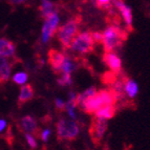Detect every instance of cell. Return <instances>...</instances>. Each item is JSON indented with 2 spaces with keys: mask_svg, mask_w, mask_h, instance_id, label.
Here are the masks:
<instances>
[{
  "mask_svg": "<svg viewBox=\"0 0 150 150\" xmlns=\"http://www.w3.org/2000/svg\"><path fill=\"white\" fill-rule=\"evenodd\" d=\"M102 34L104 52H115V50L122 47L128 39L127 30H122L119 25L109 24Z\"/></svg>",
  "mask_w": 150,
  "mask_h": 150,
  "instance_id": "7a4b0ae2",
  "label": "cell"
},
{
  "mask_svg": "<svg viewBox=\"0 0 150 150\" xmlns=\"http://www.w3.org/2000/svg\"><path fill=\"white\" fill-rule=\"evenodd\" d=\"M103 62L111 71L115 74L122 73V60L113 52H105L103 55Z\"/></svg>",
  "mask_w": 150,
  "mask_h": 150,
  "instance_id": "30bf717a",
  "label": "cell"
},
{
  "mask_svg": "<svg viewBox=\"0 0 150 150\" xmlns=\"http://www.w3.org/2000/svg\"><path fill=\"white\" fill-rule=\"evenodd\" d=\"M42 1H45V0H42Z\"/></svg>",
  "mask_w": 150,
  "mask_h": 150,
  "instance_id": "4dcf8cb0",
  "label": "cell"
},
{
  "mask_svg": "<svg viewBox=\"0 0 150 150\" xmlns=\"http://www.w3.org/2000/svg\"><path fill=\"white\" fill-rule=\"evenodd\" d=\"M50 135V129H45L43 131H40V134H39V138L43 141V142H46L48 140V137Z\"/></svg>",
  "mask_w": 150,
  "mask_h": 150,
  "instance_id": "83f0119b",
  "label": "cell"
},
{
  "mask_svg": "<svg viewBox=\"0 0 150 150\" xmlns=\"http://www.w3.org/2000/svg\"><path fill=\"white\" fill-rule=\"evenodd\" d=\"M113 5L118 8L119 12L121 13V15L123 17V20L126 24V30L132 32L133 30V25H132V12L131 8L125 3L124 0H112Z\"/></svg>",
  "mask_w": 150,
  "mask_h": 150,
  "instance_id": "ba28073f",
  "label": "cell"
},
{
  "mask_svg": "<svg viewBox=\"0 0 150 150\" xmlns=\"http://www.w3.org/2000/svg\"><path fill=\"white\" fill-rule=\"evenodd\" d=\"M11 71H12L11 62L6 57L0 55V85L5 84L10 80Z\"/></svg>",
  "mask_w": 150,
  "mask_h": 150,
  "instance_id": "7c38bea8",
  "label": "cell"
},
{
  "mask_svg": "<svg viewBox=\"0 0 150 150\" xmlns=\"http://www.w3.org/2000/svg\"><path fill=\"white\" fill-rule=\"evenodd\" d=\"M57 130V139L59 142L63 141H75L79 135L80 128L77 122L66 118H61L56 124Z\"/></svg>",
  "mask_w": 150,
  "mask_h": 150,
  "instance_id": "277c9868",
  "label": "cell"
},
{
  "mask_svg": "<svg viewBox=\"0 0 150 150\" xmlns=\"http://www.w3.org/2000/svg\"><path fill=\"white\" fill-rule=\"evenodd\" d=\"M73 80H71V75L70 74H65V73H61L60 78L58 79V84L60 86H67V85H71Z\"/></svg>",
  "mask_w": 150,
  "mask_h": 150,
  "instance_id": "603a6c76",
  "label": "cell"
},
{
  "mask_svg": "<svg viewBox=\"0 0 150 150\" xmlns=\"http://www.w3.org/2000/svg\"><path fill=\"white\" fill-rule=\"evenodd\" d=\"M96 91H97V88H96L95 86H91V87H89L88 89L84 90V91H83L82 93L78 95V106L80 107V106L82 105L83 103H84L86 100H87L88 98H90L91 96L95 95Z\"/></svg>",
  "mask_w": 150,
  "mask_h": 150,
  "instance_id": "ffe728a7",
  "label": "cell"
},
{
  "mask_svg": "<svg viewBox=\"0 0 150 150\" xmlns=\"http://www.w3.org/2000/svg\"><path fill=\"white\" fill-rule=\"evenodd\" d=\"M28 79V76L26 73H18L13 77V81L18 85H23Z\"/></svg>",
  "mask_w": 150,
  "mask_h": 150,
  "instance_id": "cb8c5ba5",
  "label": "cell"
},
{
  "mask_svg": "<svg viewBox=\"0 0 150 150\" xmlns=\"http://www.w3.org/2000/svg\"><path fill=\"white\" fill-rule=\"evenodd\" d=\"M56 12V6L50 0H45L41 2V5L39 6V13H40V16L45 19L47 18L50 14Z\"/></svg>",
  "mask_w": 150,
  "mask_h": 150,
  "instance_id": "ac0fdd59",
  "label": "cell"
},
{
  "mask_svg": "<svg viewBox=\"0 0 150 150\" xmlns=\"http://www.w3.org/2000/svg\"><path fill=\"white\" fill-rule=\"evenodd\" d=\"M96 5L98 8H101L103 11L109 12V11L113 10V2L112 0H96Z\"/></svg>",
  "mask_w": 150,
  "mask_h": 150,
  "instance_id": "7402d4cb",
  "label": "cell"
},
{
  "mask_svg": "<svg viewBox=\"0 0 150 150\" xmlns=\"http://www.w3.org/2000/svg\"><path fill=\"white\" fill-rule=\"evenodd\" d=\"M65 59V56L61 53L60 50H56V48H52L48 50L47 53V61L52 69L54 70V73L60 74L61 66L62 63Z\"/></svg>",
  "mask_w": 150,
  "mask_h": 150,
  "instance_id": "8fae6325",
  "label": "cell"
},
{
  "mask_svg": "<svg viewBox=\"0 0 150 150\" xmlns=\"http://www.w3.org/2000/svg\"><path fill=\"white\" fill-rule=\"evenodd\" d=\"M28 0H8V3L12 6H17V5L24 4L25 2H28Z\"/></svg>",
  "mask_w": 150,
  "mask_h": 150,
  "instance_id": "f1b7e54d",
  "label": "cell"
},
{
  "mask_svg": "<svg viewBox=\"0 0 150 150\" xmlns=\"http://www.w3.org/2000/svg\"><path fill=\"white\" fill-rule=\"evenodd\" d=\"M107 127L108 125L105 119L95 117L91 120L89 126V135L96 146H99L101 144L104 135H105V132L107 131Z\"/></svg>",
  "mask_w": 150,
  "mask_h": 150,
  "instance_id": "8992f818",
  "label": "cell"
},
{
  "mask_svg": "<svg viewBox=\"0 0 150 150\" xmlns=\"http://www.w3.org/2000/svg\"><path fill=\"white\" fill-rule=\"evenodd\" d=\"M18 128L21 132L24 133H30V134L39 137L40 134V129L37 125V121L33 118L32 115H25L19 121Z\"/></svg>",
  "mask_w": 150,
  "mask_h": 150,
  "instance_id": "9c48e42d",
  "label": "cell"
},
{
  "mask_svg": "<svg viewBox=\"0 0 150 150\" xmlns=\"http://www.w3.org/2000/svg\"><path fill=\"white\" fill-rule=\"evenodd\" d=\"M93 34V41L96 42V44H99V43H102L103 40V34L101 32H93L91 33Z\"/></svg>",
  "mask_w": 150,
  "mask_h": 150,
  "instance_id": "4316f807",
  "label": "cell"
},
{
  "mask_svg": "<svg viewBox=\"0 0 150 150\" xmlns=\"http://www.w3.org/2000/svg\"><path fill=\"white\" fill-rule=\"evenodd\" d=\"M5 126H6V122L2 119H0V132H2L3 130H4Z\"/></svg>",
  "mask_w": 150,
  "mask_h": 150,
  "instance_id": "f546056e",
  "label": "cell"
},
{
  "mask_svg": "<svg viewBox=\"0 0 150 150\" xmlns=\"http://www.w3.org/2000/svg\"><path fill=\"white\" fill-rule=\"evenodd\" d=\"M0 55L6 58H14L16 55V45L6 38H0Z\"/></svg>",
  "mask_w": 150,
  "mask_h": 150,
  "instance_id": "4fadbf2b",
  "label": "cell"
},
{
  "mask_svg": "<svg viewBox=\"0 0 150 150\" xmlns=\"http://www.w3.org/2000/svg\"><path fill=\"white\" fill-rule=\"evenodd\" d=\"M34 95H35V91H34V87L32 86V84H25L21 87L20 89V95L18 98V105L22 106L25 103L30 102L34 99Z\"/></svg>",
  "mask_w": 150,
  "mask_h": 150,
  "instance_id": "5bb4252c",
  "label": "cell"
},
{
  "mask_svg": "<svg viewBox=\"0 0 150 150\" xmlns=\"http://www.w3.org/2000/svg\"><path fill=\"white\" fill-rule=\"evenodd\" d=\"M55 106H56V109L58 110V111H63V110H65V103L63 100H61V99H56L55 101Z\"/></svg>",
  "mask_w": 150,
  "mask_h": 150,
  "instance_id": "484cf974",
  "label": "cell"
},
{
  "mask_svg": "<svg viewBox=\"0 0 150 150\" xmlns=\"http://www.w3.org/2000/svg\"><path fill=\"white\" fill-rule=\"evenodd\" d=\"M81 24V17H74L61 25L57 30L58 40L62 44L65 50L70 48L74 38L79 34V28Z\"/></svg>",
  "mask_w": 150,
  "mask_h": 150,
  "instance_id": "3957f363",
  "label": "cell"
},
{
  "mask_svg": "<svg viewBox=\"0 0 150 150\" xmlns=\"http://www.w3.org/2000/svg\"><path fill=\"white\" fill-rule=\"evenodd\" d=\"M124 91H125L126 96H127L129 99L135 98L139 93L138 84H137L131 78L127 77L126 75H125V78H124Z\"/></svg>",
  "mask_w": 150,
  "mask_h": 150,
  "instance_id": "9a60e30c",
  "label": "cell"
},
{
  "mask_svg": "<svg viewBox=\"0 0 150 150\" xmlns=\"http://www.w3.org/2000/svg\"><path fill=\"white\" fill-rule=\"evenodd\" d=\"M119 75H120V74H115V73H113V71H111V70H109V71H107V73H105L102 76V82L104 83V84H106V85L110 86L115 80H117V78H118Z\"/></svg>",
  "mask_w": 150,
  "mask_h": 150,
  "instance_id": "44dd1931",
  "label": "cell"
},
{
  "mask_svg": "<svg viewBox=\"0 0 150 150\" xmlns=\"http://www.w3.org/2000/svg\"><path fill=\"white\" fill-rule=\"evenodd\" d=\"M77 68H78L77 60H74V59H71V58L65 56V59L62 63V66H61L60 73L70 74V75H71V73L75 71Z\"/></svg>",
  "mask_w": 150,
  "mask_h": 150,
  "instance_id": "d6986e66",
  "label": "cell"
},
{
  "mask_svg": "<svg viewBox=\"0 0 150 150\" xmlns=\"http://www.w3.org/2000/svg\"><path fill=\"white\" fill-rule=\"evenodd\" d=\"M95 44L96 42L93 41L91 32L79 33L74 38L71 45H70V50L81 55H87L93 52Z\"/></svg>",
  "mask_w": 150,
  "mask_h": 150,
  "instance_id": "5b68a950",
  "label": "cell"
},
{
  "mask_svg": "<svg viewBox=\"0 0 150 150\" xmlns=\"http://www.w3.org/2000/svg\"><path fill=\"white\" fill-rule=\"evenodd\" d=\"M78 106V93H69V99H68L67 103H65V110L67 111L68 115L70 118L76 120V113H75V109Z\"/></svg>",
  "mask_w": 150,
  "mask_h": 150,
  "instance_id": "e0dca14e",
  "label": "cell"
},
{
  "mask_svg": "<svg viewBox=\"0 0 150 150\" xmlns=\"http://www.w3.org/2000/svg\"><path fill=\"white\" fill-rule=\"evenodd\" d=\"M25 137V140H26V142H28V144L30 145V148H33V149H35V148H37V141H36L35 137L33 134H30V133H25L24 134Z\"/></svg>",
  "mask_w": 150,
  "mask_h": 150,
  "instance_id": "d4e9b609",
  "label": "cell"
},
{
  "mask_svg": "<svg viewBox=\"0 0 150 150\" xmlns=\"http://www.w3.org/2000/svg\"><path fill=\"white\" fill-rule=\"evenodd\" d=\"M59 25V16L57 12L50 14L47 18H45V22L42 28V41L43 43H47L50 38L54 37L58 30Z\"/></svg>",
  "mask_w": 150,
  "mask_h": 150,
  "instance_id": "52a82bcc",
  "label": "cell"
},
{
  "mask_svg": "<svg viewBox=\"0 0 150 150\" xmlns=\"http://www.w3.org/2000/svg\"><path fill=\"white\" fill-rule=\"evenodd\" d=\"M117 113V105L112 104V105H106L104 107H101L100 109H98L95 112L96 117L98 118H102L105 120H110Z\"/></svg>",
  "mask_w": 150,
  "mask_h": 150,
  "instance_id": "2e32d148",
  "label": "cell"
},
{
  "mask_svg": "<svg viewBox=\"0 0 150 150\" xmlns=\"http://www.w3.org/2000/svg\"><path fill=\"white\" fill-rule=\"evenodd\" d=\"M117 104V97L115 93L110 89H101L96 91L93 96L88 98L85 102L80 106L81 109L88 115H93L98 109L106 105Z\"/></svg>",
  "mask_w": 150,
  "mask_h": 150,
  "instance_id": "6da1fadb",
  "label": "cell"
}]
</instances>
